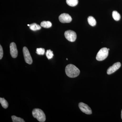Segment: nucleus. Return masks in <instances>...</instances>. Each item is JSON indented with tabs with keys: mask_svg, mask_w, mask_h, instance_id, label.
<instances>
[{
	"mask_svg": "<svg viewBox=\"0 0 122 122\" xmlns=\"http://www.w3.org/2000/svg\"><path fill=\"white\" fill-rule=\"evenodd\" d=\"M66 74L70 78H75L79 75L80 71L74 65L69 64L66 67Z\"/></svg>",
	"mask_w": 122,
	"mask_h": 122,
	"instance_id": "1",
	"label": "nucleus"
},
{
	"mask_svg": "<svg viewBox=\"0 0 122 122\" xmlns=\"http://www.w3.org/2000/svg\"><path fill=\"white\" fill-rule=\"evenodd\" d=\"M32 115L34 117L36 118L39 122H44L46 121L45 114L43 111L39 109H35L33 110Z\"/></svg>",
	"mask_w": 122,
	"mask_h": 122,
	"instance_id": "2",
	"label": "nucleus"
},
{
	"mask_svg": "<svg viewBox=\"0 0 122 122\" xmlns=\"http://www.w3.org/2000/svg\"><path fill=\"white\" fill-rule=\"evenodd\" d=\"M109 50L106 48H103L99 51L96 55V59L99 61L105 60L108 56Z\"/></svg>",
	"mask_w": 122,
	"mask_h": 122,
	"instance_id": "3",
	"label": "nucleus"
},
{
	"mask_svg": "<svg viewBox=\"0 0 122 122\" xmlns=\"http://www.w3.org/2000/svg\"><path fill=\"white\" fill-rule=\"evenodd\" d=\"M65 36L66 39L70 42H74L77 38L76 33L73 30H66L65 33Z\"/></svg>",
	"mask_w": 122,
	"mask_h": 122,
	"instance_id": "4",
	"label": "nucleus"
},
{
	"mask_svg": "<svg viewBox=\"0 0 122 122\" xmlns=\"http://www.w3.org/2000/svg\"><path fill=\"white\" fill-rule=\"evenodd\" d=\"M23 52L25 61L26 63L31 65L33 62V60L28 48L24 46L23 48Z\"/></svg>",
	"mask_w": 122,
	"mask_h": 122,
	"instance_id": "5",
	"label": "nucleus"
},
{
	"mask_svg": "<svg viewBox=\"0 0 122 122\" xmlns=\"http://www.w3.org/2000/svg\"><path fill=\"white\" fill-rule=\"evenodd\" d=\"M79 107L81 111L86 114L90 115L92 114V111L88 105L83 102H80L79 103Z\"/></svg>",
	"mask_w": 122,
	"mask_h": 122,
	"instance_id": "6",
	"label": "nucleus"
},
{
	"mask_svg": "<svg viewBox=\"0 0 122 122\" xmlns=\"http://www.w3.org/2000/svg\"><path fill=\"white\" fill-rule=\"evenodd\" d=\"M59 21L62 23H70L72 21L71 17L68 14L63 13L59 17Z\"/></svg>",
	"mask_w": 122,
	"mask_h": 122,
	"instance_id": "7",
	"label": "nucleus"
},
{
	"mask_svg": "<svg viewBox=\"0 0 122 122\" xmlns=\"http://www.w3.org/2000/svg\"><path fill=\"white\" fill-rule=\"evenodd\" d=\"M10 52L11 56L13 58H16L18 56V52L16 45L14 42H12L10 45Z\"/></svg>",
	"mask_w": 122,
	"mask_h": 122,
	"instance_id": "8",
	"label": "nucleus"
},
{
	"mask_svg": "<svg viewBox=\"0 0 122 122\" xmlns=\"http://www.w3.org/2000/svg\"><path fill=\"white\" fill-rule=\"evenodd\" d=\"M121 66L120 62H117L115 63L112 66H110L108 68L107 71V73L108 75H110L114 73L116 71L120 68Z\"/></svg>",
	"mask_w": 122,
	"mask_h": 122,
	"instance_id": "9",
	"label": "nucleus"
},
{
	"mask_svg": "<svg viewBox=\"0 0 122 122\" xmlns=\"http://www.w3.org/2000/svg\"><path fill=\"white\" fill-rule=\"evenodd\" d=\"M29 28L31 30H32L33 31H36V30L41 29V26L36 23H34L30 24V25Z\"/></svg>",
	"mask_w": 122,
	"mask_h": 122,
	"instance_id": "10",
	"label": "nucleus"
},
{
	"mask_svg": "<svg viewBox=\"0 0 122 122\" xmlns=\"http://www.w3.org/2000/svg\"><path fill=\"white\" fill-rule=\"evenodd\" d=\"M87 21L90 25L94 26L96 25V21L95 19L93 17L90 16L87 18Z\"/></svg>",
	"mask_w": 122,
	"mask_h": 122,
	"instance_id": "11",
	"label": "nucleus"
},
{
	"mask_svg": "<svg viewBox=\"0 0 122 122\" xmlns=\"http://www.w3.org/2000/svg\"><path fill=\"white\" fill-rule=\"evenodd\" d=\"M41 26L44 28H49L52 26V24L49 21H43L41 23Z\"/></svg>",
	"mask_w": 122,
	"mask_h": 122,
	"instance_id": "12",
	"label": "nucleus"
},
{
	"mask_svg": "<svg viewBox=\"0 0 122 122\" xmlns=\"http://www.w3.org/2000/svg\"><path fill=\"white\" fill-rule=\"evenodd\" d=\"M66 4L71 7H75L77 5L78 0H66Z\"/></svg>",
	"mask_w": 122,
	"mask_h": 122,
	"instance_id": "13",
	"label": "nucleus"
},
{
	"mask_svg": "<svg viewBox=\"0 0 122 122\" xmlns=\"http://www.w3.org/2000/svg\"><path fill=\"white\" fill-rule=\"evenodd\" d=\"M0 103L1 104L2 107L4 109H7L8 107V103L5 98H0Z\"/></svg>",
	"mask_w": 122,
	"mask_h": 122,
	"instance_id": "14",
	"label": "nucleus"
},
{
	"mask_svg": "<svg viewBox=\"0 0 122 122\" xmlns=\"http://www.w3.org/2000/svg\"><path fill=\"white\" fill-rule=\"evenodd\" d=\"M112 16L114 20L116 21L119 20H120V14L116 11H113L112 12Z\"/></svg>",
	"mask_w": 122,
	"mask_h": 122,
	"instance_id": "15",
	"label": "nucleus"
},
{
	"mask_svg": "<svg viewBox=\"0 0 122 122\" xmlns=\"http://www.w3.org/2000/svg\"><path fill=\"white\" fill-rule=\"evenodd\" d=\"M12 122H25L24 119L21 118L16 117L15 116H12L11 117Z\"/></svg>",
	"mask_w": 122,
	"mask_h": 122,
	"instance_id": "16",
	"label": "nucleus"
},
{
	"mask_svg": "<svg viewBox=\"0 0 122 122\" xmlns=\"http://www.w3.org/2000/svg\"><path fill=\"white\" fill-rule=\"evenodd\" d=\"M46 56L48 59H52L54 56L53 52L51 50H48L46 51Z\"/></svg>",
	"mask_w": 122,
	"mask_h": 122,
	"instance_id": "17",
	"label": "nucleus"
},
{
	"mask_svg": "<svg viewBox=\"0 0 122 122\" xmlns=\"http://www.w3.org/2000/svg\"><path fill=\"white\" fill-rule=\"evenodd\" d=\"M45 52V50L44 48H39L36 49V53L39 55H44Z\"/></svg>",
	"mask_w": 122,
	"mask_h": 122,
	"instance_id": "18",
	"label": "nucleus"
},
{
	"mask_svg": "<svg viewBox=\"0 0 122 122\" xmlns=\"http://www.w3.org/2000/svg\"><path fill=\"white\" fill-rule=\"evenodd\" d=\"M3 49L1 46L0 45V59H2V57L3 56Z\"/></svg>",
	"mask_w": 122,
	"mask_h": 122,
	"instance_id": "19",
	"label": "nucleus"
},
{
	"mask_svg": "<svg viewBox=\"0 0 122 122\" xmlns=\"http://www.w3.org/2000/svg\"><path fill=\"white\" fill-rule=\"evenodd\" d=\"M121 117H122V113H121Z\"/></svg>",
	"mask_w": 122,
	"mask_h": 122,
	"instance_id": "20",
	"label": "nucleus"
},
{
	"mask_svg": "<svg viewBox=\"0 0 122 122\" xmlns=\"http://www.w3.org/2000/svg\"><path fill=\"white\" fill-rule=\"evenodd\" d=\"M28 25V26H30V25Z\"/></svg>",
	"mask_w": 122,
	"mask_h": 122,
	"instance_id": "21",
	"label": "nucleus"
},
{
	"mask_svg": "<svg viewBox=\"0 0 122 122\" xmlns=\"http://www.w3.org/2000/svg\"><path fill=\"white\" fill-rule=\"evenodd\" d=\"M108 50H109H109H110V49H108Z\"/></svg>",
	"mask_w": 122,
	"mask_h": 122,
	"instance_id": "22",
	"label": "nucleus"
},
{
	"mask_svg": "<svg viewBox=\"0 0 122 122\" xmlns=\"http://www.w3.org/2000/svg\"><path fill=\"white\" fill-rule=\"evenodd\" d=\"M66 60H68V59H67V58H66Z\"/></svg>",
	"mask_w": 122,
	"mask_h": 122,
	"instance_id": "23",
	"label": "nucleus"
}]
</instances>
